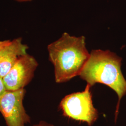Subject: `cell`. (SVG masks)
<instances>
[{
  "label": "cell",
  "instance_id": "cell-1",
  "mask_svg": "<svg viewBox=\"0 0 126 126\" xmlns=\"http://www.w3.org/2000/svg\"><path fill=\"white\" fill-rule=\"evenodd\" d=\"M47 50L57 83L66 82L79 76L90 57L85 37L73 36L66 32L48 45Z\"/></svg>",
  "mask_w": 126,
  "mask_h": 126
},
{
  "label": "cell",
  "instance_id": "cell-2",
  "mask_svg": "<svg viewBox=\"0 0 126 126\" xmlns=\"http://www.w3.org/2000/svg\"><path fill=\"white\" fill-rule=\"evenodd\" d=\"M122 59L109 50H93L79 77L92 87L97 83L105 85L117 94L115 112L117 120L121 100L126 94V80L121 71Z\"/></svg>",
  "mask_w": 126,
  "mask_h": 126
},
{
  "label": "cell",
  "instance_id": "cell-3",
  "mask_svg": "<svg viewBox=\"0 0 126 126\" xmlns=\"http://www.w3.org/2000/svg\"><path fill=\"white\" fill-rule=\"evenodd\" d=\"M91 88L87 84L83 91L67 95L61 100L59 107L63 116L89 126L96 122L99 113L93 105Z\"/></svg>",
  "mask_w": 126,
  "mask_h": 126
},
{
  "label": "cell",
  "instance_id": "cell-4",
  "mask_svg": "<svg viewBox=\"0 0 126 126\" xmlns=\"http://www.w3.org/2000/svg\"><path fill=\"white\" fill-rule=\"evenodd\" d=\"M25 89L6 90L0 97V113L7 126H25L31 122V117L23 106Z\"/></svg>",
  "mask_w": 126,
  "mask_h": 126
},
{
  "label": "cell",
  "instance_id": "cell-5",
  "mask_svg": "<svg viewBox=\"0 0 126 126\" xmlns=\"http://www.w3.org/2000/svg\"><path fill=\"white\" fill-rule=\"evenodd\" d=\"M38 65L36 59L30 54L27 53L20 57L2 78L6 90L24 89L32 81Z\"/></svg>",
  "mask_w": 126,
  "mask_h": 126
},
{
  "label": "cell",
  "instance_id": "cell-6",
  "mask_svg": "<svg viewBox=\"0 0 126 126\" xmlns=\"http://www.w3.org/2000/svg\"><path fill=\"white\" fill-rule=\"evenodd\" d=\"M28 45L18 37L9 42L0 49V77H4L20 57L27 54Z\"/></svg>",
  "mask_w": 126,
  "mask_h": 126
},
{
  "label": "cell",
  "instance_id": "cell-7",
  "mask_svg": "<svg viewBox=\"0 0 126 126\" xmlns=\"http://www.w3.org/2000/svg\"><path fill=\"white\" fill-rule=\"evenodd\" d=\"M32 126H54V125L52 124H51L50 123H48L47 122L41 121L39 122L38 123L35 124Z\"/></svg>",
  "mask_w": 126,
  "mask_h": 126
},
{
  "label": "cell",
  "instance_id": "cell-8",
  "mask_svg": "<svg viewBox=\"0 0 126 126\" xmlns=\"http://www.w3.org/2000/svg\"><path fill=\"white\" fill-rule=\"evenodd\" d=\"M6 90L3 84L2 79L0 77V97L4 93Z\"/></svg>",
  "mask_w": 126,
  "mask_h": 126
},
{
  "label": "cell",
  "instance_id": "cell-9",
  "mask_svg": "<svg viewBox=\"0 0 126 126\" xmlns=\"http://www.w3.org/2000/svg\"><path fill=\"white\" fill-rule=\"evenodd\" d=\"M9 40L0 41V49H1L6 45H7L9 42Z\"/></svg>",
  "mask_w": 126,
  "mask_h": 126
},
{
  "label": "cell",
  "instance_id": "cell-10",
  "mask_svg": "<svg viewBox=\"0 0 126 126\" xmlns=\"http://www.w3.org/2000/svg\"><path fill=\"white\" fill-rule=\"evenodd\" d=\"M14 0L19 2H25L31 1L33 0Z\"/></svg>",
  "mask_w": 126,
  "mask_h": 126
}]
</instances>
